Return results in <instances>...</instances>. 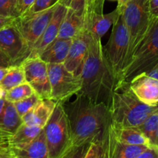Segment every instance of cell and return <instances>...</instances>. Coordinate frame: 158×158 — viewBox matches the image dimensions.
I'll use <instances>...</instances> for the list:
<instances>
[{
	"instance_id": "obj_41",
	"label": "cell",
	"mask_w": 158,
	"mask_h": 158,
	"mask_svg": "<svg viewBox=\"0 0 158 158\" xmlns=\"http://www.w3.org/2000/svg\"><path fill=\"white\" fill-rule=\"evenodd\" d=\"M9 69V67H0V83H1V82L2 81V80L7 74Z\"/></svg>"
},
{
	"instance_id": "obj_19",
	"label": "cell",
	"mask_w": 158,
	"mask_h": 158,
	"mask_svg": "<svg viewBox=\"0 0 158 158\" xmlns=\"http://www.w3.org/2000/svg\"><path fill=\"white\" fill-rule=\"evenodd\" d=\"M113 136L120 143L129 145H143L152 148L153 144L145 134L137 127H117L111 123Z\"/></svg>"
},
{
	"instance_id": "obj_26",
	"label": "cell",
	"mask_w": 158,
	"mask_h": 158,
	"mask_svg": "<svg viewBox=\"0 0 158 158\" xmlns=\"http://www.w3.org/2000/svg\"><path fill=\"white\" fill-rule=\"evenodd\" d=\"M33 94H35L34 89L29 83L26 82L7 90L5 99L6 101L14 103L30 97Z\"/></svg>"
},
{
	"instance_id": "obj_46",
	"label": "cell",
	"mask_w": 158,
	"mask_h": 158,
	"mask_svg": "<svg viewBox=\"0 0 158 158\" xmlns=\"http://www.w3.org/2000/svg\"><path fill=\"white\" fill-rule=\"evenodd\" d=\"M154 147L158 148V129L157 131H156V138H155V142H154Z\"/></svg>"
},
{
	"instance_id": "obj_40",
	"label": "cell",
	"mask_w": 158,
	"mask_h": 158,
	"mask_svg": "<svg viewBox=\"0 0 158 158\" xmlns=\"http://www.w3.org/2000/svg\"><path fill=\"white\" fill-rule=\"evenodd\" d=\"M15 19L14 17H0V30L5 26L11 24Z\"/></svg>"
},
{
	"instance_id": "obj_17",
	"label": "cell",
	"mask_w": 158,
	"mask_h": 158,
	"mask_svg": "<svg viewBox=\"0 0 158 158\" xmlns=\"http://www.w3.org/2000/svg\"><path fill=\"white\" fill-rule=\"evenodd\" d=\"M119 13L120 12L116 9L109 13L94 14L85 25V29L91 36L102 39L115 23Z\"/></svg>"
},
{
	"instance_id": "obj_28",
	"label": "cell",
	"mask_w": 158,
	"mask_h": 158,
	"mask_svg": "<svg viewBox=\"0 0 158 158\" xmlns=\"http://www.w3.org/2000/svg\"><path fill=\"white\" fill-rule=\"evenodd\" d=\"M105 0H85V9L84 12V23L87 24L91 17L94 14L103 13Z\"/></svg>"
},
{
	"instance_id": "obj_15",
	"label": "cell",
	"mask_w": 158,
	"mask_h": 158,
	"mask_svg": "<svg viewBox=\"0 0 158 158\" xmlns=\"http://www.w3.org/2000/svg\"><path fill=\"white\" fill-rule=\"evenodd\" d=\"M56 105L57 102L52 99H40L36 106L22 117L23 123L43 128L54 112Z\"/></svg>"
},
{
	"instance_id": "obj_23",
	"label": "cell",
	"mask_w": 158,
	"mask_h": 158,
	"mask_svg": "<svg viewBox=\"0 0 158 158\" xmlns=\"http://www.w3.org/2000/svg\"><path fill=\"white\" fill-rule=\"evenodd\" d=\"M43 129V128L40 127L26 125L23 123V124L17 129L15 134H12L10 137L8 144L9 146H15L29 143L38 137Z\"/></svg>"
},
{
	"instance_id": "obj_38",
	"label": "cell",
	"mask_w": 158,
	"mask_h": 158,
	"mask_svg": "<svg viewBox=\"0 0 158 158\" xmlns=\"http://www.w3.org/2000/svg\"><path fill=\"white\" fill-rule=\"evenodd\" d=\"M11 66H12V62L0 49V67H9Z\"/></svg>"
},
{
	"instance_id": "obj_18",
	"label": "cell",
	"mask_w": 158,
	"mask_h": 158,
	"mask_svg": "<svg viewBox=\"0 0 158 158\" xmlns=\"http://www.w3.org/2000/svg\"><path fill=\"white\" fill-rule=\"evenodd\" d=\"M9 147L15 154L25 158H49L43 129L38 137L29 143Z\"/></svg>"
},
{
	"instance_id": "obj_13",
	"label": "cell",
	"mask_w": 158,
	"mask_h": 158,
	"mask_svg": "<svg viewBox=\"0 0 158 158\" xmlns=\"http://www.w3.org/2000/svg\"><path fill=\"white\" fill-rule=\"evenodd\" d=\"M136 97L149 106L158 105V80L146 73L137 76L129 83Z\"/></svg>"
},
{
	"instance_id": "obj_32",
	"label": "cell",
	"mask_w": 158,
	"mask_h": 158,
	"mask_svg": "<svg viewBox=\"0 0 158 158\" xmlns=\"http://www.w3.org/2000/svg\"><path fill=\"white\" fill-rule=\"evenodd\" d=\"M57 2L68 9H71L84 18L85 9V0H58Z\"/></svg>"
},
{
	"instance_id": "obj_6",
	"label": "cell",
	"mask_w": 158,
	"mask_h": 158,
	"mask_svg": "<svg viewBox=\"0 0 158 158\" xmlns=\"http://www.w3.org/2000/svg\"><path fill=\"white\" fill-rule=\"evenodd\" d=\"M129 46V33L122 13H119L112 25L108 41L103 46L105 56L116 81V88L120 84L122 71Z\"/></svg>"
},
{
	"instance_id": "obj_22",
	"label": "cell",
	"mask_w": 158,
	"mask_h": 158,
	"mask_svg": "<svg viewBox=\"0 0 158 158\" xmlns=\"http://www.w3.org/2000/svg\"><path fill=\"white\" fill-rule=\"evenodd\" d=\"M22 124L23 119L19 115L14 104L6 101L2 117L0 120V129L12 135Z\"/></svg>"
},
{
	"instance_id": "obj_34",
	"label": "cell",
	"mask_w": 158,
	"mask_h": 158,
	"mask_svg": "<svg viewBox=\"0 0 158 158\" xmlns=\"http://www.w3.org/2000/svg\"><path fill=\"white\" fill-rule=\"evenodd\" d=\"M36 0H17L16 11L18 17L26 13L34 4Z\"/></svg>"
},
{
	"instance_id": "obj_2",
	"label": "cell",
	"mask_w": 158,
	"mask_h": 158,
	"mask_svg": "<svg viewBox=\"0 0 158 158\" xmlns=\"http://www.w3.org/2000/svg\"><path fill=\"white\" fill-rule=\"evenodd\" d=\"M80 78L81 89L79 93L94 103L109 107L117 84L105 56L102 39L91 36Z\"/></svg>"
},
{
	"instance_id": "obj_21",
	"label": "cell",
	"mask_w": 158,
	"mask_h": 158,
	"mask_svg": "<svg viewBox=\"0 0 158 158\" xmlns=\"http://www.w3.org/2000/svg\"><path fill=\"white\" fill-rule=\"evenodd\" d=\"M108 148L110 158H136L149 148L143 145L125 144L116 140L112 133L111 124L108 130Z\"/></svg>"
},
{
	"instance_id": "obj_27",
	"label": "cell",
	"mask_w": 158,
	"mask_h": 158,
	"mask_svg": "<svg viewBox=\"0 0 158 158\" xmlns=\"http://www.w3.org/2000/svg\"><path fill=\"white\" fill-rule=\"evenodd\" d=\"M139 130L146 135V137L150 140L153 146L154 145L156 134L158 129V106L147 120L139 127Z\"/></svg>"
},
{
	"instance_id": "obj_5",
	"label": "cell",
	"mask_w": 158,
	"mask_h": 158,
	"mask_svg": "<svg viewBox=\"0 0 158 158\" xmlns=\"http://www.w3.org/2000/svg\"><path fill=\"white\" fill-rule=\"evenodd\" d=\"M121 13L129 33V46L124 65L125 69L136 47L147 35L155 20L150 14V0H128Z\"/></svg>"
},
{
	"instance_id": "obj_47",
	"label": "cell",
	"mask_w": 158,
	"mask_h": 158,
	"mask_svg": "<svg viewBox=\"0 0 158 158\" xmlns=\"http://www.w3.org/2000/svg\"><path fill=\"white\" fill-rule=\"evenodd\" d=\"M13 153H14V154H13V158H25L24 157H23V156L20 155V154H15V153L14 152V151H13Z\"/></svg>"
},
{
	"instance_id": "obj_3",
	"label": "cell",
	"mask_w": 158,
	"mask_h": 158,
	"mask_svg": "<svg viewBox=\"0 0 158 158\" xmlns=\"http://www.w3.org/2000/svg\"><path fill=\"white\" fill-rule=\"evenodd\" d=\"M157 106L141 102L132 92L129 83H122L113 93L108 107L112 124L117 127H139Z\"/></svg>"
},
{
	"instance_id": "obj_1",
	"label": "cell",
	"mask_w": 158,
	"mask_h": 158,
	"mask_svg": "<svg viewBox=\"0 0 158 158\" xmlns=\"http://www.w3.org/2000/svg\"><path fill=\"white\" fill-rule=\"evenodd\" d=\"M74 97L62 103L69 123L71 148L102 140L112 123L109 108L81 93Z\"/></svg>"
},
{
	"instance_id": "obj_31",
	"label": "cell",
	"mask_w": 158,
	"mask_h": 158,
	"mask_svg": "<svg viewBox=\"0 0 158 158\" xmlns=\"http://www.w3.org/2000/svg\"><path fill=\"white\" fill-rule=\"evenodd\" d=\"M91 143L87 142L79 146L72 147L61 158H85Z\"/></svg>"
},
{
	"instance_id": "obj_12",
	"label": "cell",
	"mask_w": 158,
	"mask_h": 158,
	"mask_svg": "<svg viewBox=\"0 0 158 158\" xmlns=\"http://www.w3.org/2000/svg\"><path fill=\"white\" fill-rule=\"evenodd\" d=\"M91 38V34L85 29L77 36L72 39L69 52L63 64L64 67L75 77H80L88 54Z\"/></svg>"
},
{
	"instance_id": "obj_7",
	"label": "cell",
	"mask_w": 158,
	"mask_h": 158,
	"mask_svg": "<svg viewBox=\"0 0 158 158\" xmlns=\"http://www.w3.org/2000/svg\"><path fill=\"white\" fill-rule=\"evenodd\" d=\"M43 131L49 158H61L71 148L69 123L62 103H57Z\"/></svg>"
},
{
	"instance_id": "obj_29",
	"label": "cell",
	"mask_w": 158,
	"mask_h": 158,
	"mask_svg": "<svg viewBox=\"0 0 158 158\" xmlns=\"http://www.w3.org/2000/svg\"><path fill=\"white\" fill-rule=\"evenodd\" d=\"M40 100V97L35 93L30 97L20 100L18 102H15L13 104L16 109L17 112H18L19 115L23 117L36 106V104L38 103Z\"/></svg>"
},
{
	"instance_id": "obj_42",
	"label": "cell",
	"mask_w": 158,
	"mask_h": 158,
	"mask_svg": "<svg viewBox=\"0 0 158 158\" xmlns=\"http://www.w3.org/2000/svg\"><path fill=\"white\" fill-rule=\"evenodd\" d=\"M6 100L5 98L0 99V120H1L2 117L3 112H4L5 106H6Z\"/></svg>"
},
{
	"instance_id": "obj_24",
	"label": "cell",
	"mask_w": 158,
	"mask_h": 158,
	"mask_svg": "<svg viewBox=\"0 0 158 158\" xmlns=\"http://www.w3.org/2000/svg\"><path fill=\"white\" fill-rule=\"evenodd\" d=\"M26 82V77L23 66L21 65H14L9 66V71L1 82V85L6 90H9Z\"/></svg>"
},
{
	"instance_id": "obj_10",
	"label": "cell",
	"mask_w": 158,
	"mask_h": 158,
	"mask_svg": "<svg viewBox=\"0 0 158 158\" xmlns=\"http://www.w3.org/2000/svg\"><path fill=\"white\" fill-rule=\"evenodd\" d=\"M57 3L41 12L24 14L14 19V25L24 37L31 49L41 36L50 21Z\"/></svg>"
},
{
	"instance_id": "obj_16",
	"label": "cell",
	"mask_w": 158,
	"mask_h": 158,
	"mask_svg": "<svg viewBox=\"0 0 158 158\" xmlns=\"http://www.w3.org/2000/svg\"><path fill=\"white\" fill-rule=\"evenodd\" d=\"M84 18L71 9H68L59 29L57 39L72 40L85 29Z\"/></svg>"
},
{
	"instance_id": "obj_33",
	"label": "cell",
	"mask_w": 158,
	"mask_h": 158,
	"mask_svg": "<svg viewBox=\"0 0 158 158\" xmlns=\"http://www.w3.org/2000/svg\"><path fill=\"white\" fill-rule=\"evenodd\" d=\"M58 0H36L32 7L25 14H32L47 9L54 6ZM24 15V14H23Z\"/></svg>"
},
{
	"instance_id": "obj_4",
	"label": "cell",
	"mask_w": 158,
	"mask_h": 158,
	"mask_svg": "<svg viewBox=\"0 0 158 158\" xmlns=\"http://www.w3.org/2000/svg\"><path fill=\"white\" fill-rule=\"evenodd\" d=\"M157 66L158 19H156L147 35L135 49L128 64L122 72L120 84L129 83L137 76L147 73Z\"/></svg>"
},
{
	"instance_id": "obj_37",
	"label": "cell",
	"mask_w": 158,
	"mask_h": 158,
	"mask_svg": "<svg viewBox=\"0 0 158 158\" xmlns=\"http://www.w3.org/2000/svg\"><path fill=\"white\" fill-rule=\"evenodd\" d=\"M150 9L152 19L156 20L158 19V0H150Z\"/></svg>"
},
{
	"instance_id": "obj_11",
	"label": "cell",
	"mask_w": 158,
	"mask_h": 158,
	"mask_svg": "<svg viewBox=\"0 0 158 158\" xmlns=\"http://www.w3.org/2000/svg\"><path fill=\"white\" fill-rule=\"evenodd\" d=\"M26 80L40 99H51V88L48 76L47 63L40 56H29L21 63Z\"/></svg>"
},
{
	"instance_id": "obj_30",
	"label": "cell",
	"mask_w": 158,
	"mask_h": 158,
	"mask_svg": "<svg viewBox=\"0 0 158 158\" xmlns=\"http://www.w3.org/2000/svg\"><path fill=\"white\" fill-rule=\"evenodd\" d=\"M17 0H0V17H18Z\"/></svg>"
},
{
	"instance_id": "obj_48",
	"label": "cell",
	"mask_w": 158,
	"mask_h": 158,
	"mask_svg": "<svg viewBox=\"0 0 158 158\" xmlns=\"http://www.w3.org/2000/svg\"><path fill=\"white\" fill-rule=\"evenodd\" d=\"M112 1H118V2H119V1H120V0H112Z\"/></svg>"
},
{
	"instance_id": "obj_35",
	"label": "cell",
	"mask_w": 158,
	"mask_h": 158,
	"mask_svg": "<svg viewBox=\"0 0 158 158\" xmlns=\"http://www.w3.org/2000/svg\"><path fill=\"white\" fill-rule=\"evenodd\" d=\"M136 158H158V148L156 147L147 148Z\"/></svg>"
},
{
	"instance_id": "obj_45",
	"label": "cell",
	"mask_w": 158,
	"mask_h": 158,
	"mask_svg": "<svg viewBox=\"0 0 158 158\" xmlns=\"http://www.w3.org/2000/svg\"><path fill=\"white\" fill-rule=\"evenodd\" d=\"M6 92H7V90H6V89H5L2 86L1 83H0V99L5 98Z\"/></svg>"
},
{
	"instance_id": "obj_20",
	"label": "cell",
	"mask_w": 158,
	"mask_h": 158,
	"mask_svg": "<svg viewBox=\"0 0 158 158\" xmlns=\"http://www.w3.org/2000/svg\"><path fill=\"white\" fill-rule=\"evenodd\" d=\"M72 40L56 39L39 56L46 63H64L67 58Z\"/></svg>"
},
{
	"instance_id": "obj_43",
	"label": "cell",
	"mask_w": 158,
	"mask_h": 158,
	"mask_svg": "<svg viewBox=\"0 0 158 158\" xmlns=\"http://www.w3.org/2000/svg\"><path fill=\"white\" fill-rule=\"evenodd\" d=\"M146 74L148 76H150V77H153V78L157 79L158 80V66L156 68H155V69H153V70H151L150 72L147 73H146Z\"/></svg>"
},
{
	"instance_id": "obj_9",
	"label": "cell",
	"mask_w": 158,
	"mask_h": 158,
	"mask_svg": "<svg viewBox=\"0 0 158 158\" xmlns=\"http://www.w3.org/2000/svg\"><path fill=\"white\" fill-rule=\"evenodd\" d=\"M0 49L10 60L12 66L21 64L32 51L13 22L0 30Z\"/></svg>"
},
{
	"instance_id": "obj_8",
	"label": "cell",
	"mask_w": 158,
	"mask_h": 158,
	"mask_svg": "<svg viewBox=\"0 0 158 158\" xmlns=\"http://www.w3.org/2000/svg\"><path fill=\"white\" fill-rule=\"evenodd\" d=\"M47 68L53 100L63 103L80 92L81 80L70 73L63 63H47Z\"/></svg>"
},
{
	"instance_id": "obj_25",
	"label": "cell",
	"mask_w": 158,
	"mask_h": 158,
	"mask_svg": "<svg viewBox=\"0 0 158 158\" xmlns=\"http://www.w3.org/2000/svg\"><path fill=\"white\" fill-rule=\"evenodd\" d=\"M108 130L109 127L102 140H95L91 143L85 158H110L108 148Z\"/></svg>"
},
{
	"instance_id": "obj_14",
	"label": "cell",
	"mask_w": 158,
	"mask_h": 158,
	"mask_svg": "<svg viewBox=\"0 0 158 158\" xmlns=\"http://www.w3.org/2000/svg\"><path fill=\"white\" fill-rule=\"evenodd\" d=\"M67 10L68 8L62 6L60 3H57L50 21L48 23L41 36L32 47V51L29 56H39L40 53L46 49V46H49L57 39L60 24L66 14Z\"/></svg>"
},
{
	"instance_id": "obj_44",
	"label": "cell",
	"mask_w": 158,
	"mask_h": 158,
	"mask_svg": "<svg viewBox=\"0 0 158 158\" xmlns=\"http://www.w3.org/2000/svg\"><path fill=\"white\" fill-rule=\"evenodd\" d=\"M127 1H128V0H120V1L118 2V6L117 7H116V9H118L119 12H122V9L124 8V6H125V3L127 2Z\"/></svg>"
},
{
	"instance_id": "obj_39",
	"label": "cell",
	"mask_w": 158,
	"mask_h": 158,
	"mask_svg": "<svg viewBox=\"0 0 158 158\" xmlns=\"http://www.w3.org/2000/svg\"><path fill=\"white\" fill-rule=\"evenodd\" d=\"M11 137H12V135L0 129V145L8 143Z\"/></svg>"
},
{
	"instance_id": "obj_36",
	"label": "cell",
	"mask_w": 158,
	"mask_h": 158,
	"mask_svg": "<svg viewBox=\"0 0 158 158\" xmlns=\"http://www.w3.org/2000/svg\"><path fill=\"white\" fill-rule=\"evenodd\" d=\"M13 151L8 143L0 145V158H13Z\"/></svg>"
}]
</instances>
